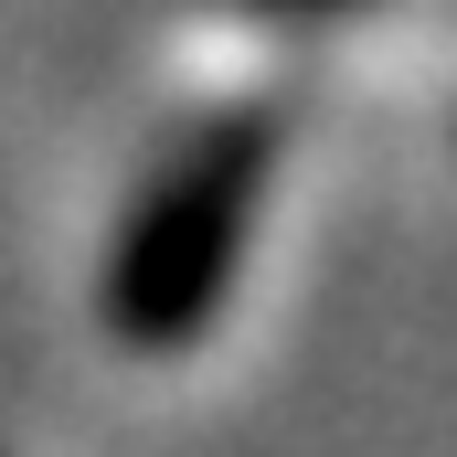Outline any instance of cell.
<instances>
[{
	"instance_id": "cell-1",
	"label": "cell",
	"mask_w": 457,
	"mask_h": 457,
	"mask_svg": "<svg viewBox=\"0 0 457 457\" xmlns=\"http://www.w3.org/2000/svg\"><path fill=\"white\" fill-rule=\"evenodd\" d=\"M266 128H213L203 149H181L160 170V192L138 203L128 245L107 255V320L138 351H181L192 330H213L245 234H255V192H266Z\"/></svg>"
},
{
	"instance_id": "cell-2",
	"label": "cell",
	"mask_w": 457,
	"mask_h": 457,
	"mask_svg": "<svg viewBox=\"0 0 457 457\" xmlns=\"http://www.w3.org/2000/svg\"><path fill=\"white\" fill-rule=\"evenodd\" d=\"M277 11H341V0H277Z\"/></svg>"
}]
</instances>
